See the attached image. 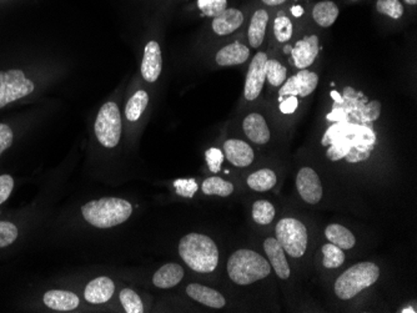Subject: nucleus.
Returning <instances> with one entry per match:
<instances>
[{
  "label": "nucleus",
  "instance_id": "obj_1",
  "mask_svg": "<svg viewBox=\"0 0 417 313\" xmlns=\"http://www.w3.org/2000/svg\"><path fill=\"white\" fill-rule=\"evenodd\" d=\"M179 254L193 271L208 274L219 263V250L215 242L202 234H189L179 242Z\"/></svg>",
  "mask_w": 417,
  "mask_h": 313
},
{
  "label": "nucleus",
  "instance_id": "obj_2",
  "mask_svg": "<svg viewBox=\"0 0 417 313\" xmlns=\"http://www.w3.org/2000/svg\"><path fill=\"white\" fill-rule=\"evenodd\" d=\"M133 212L130 203L117 197H103L85 203L81 214L85 221L98 229H110L124 223Z\"/></svg>",
  "mask_w": 417,
  "mask_h": 313
},
{
  "label": "nucleus",
  "instance_id": "obj_3",
  "mask_svg": "<svg viewBox=\"0 0 417 313\" xmlns=\"http://www.w3.org/2000/svg\"><path fill=\"white\" fill-rule=\"evenodd\" d=\"M270 272V262L251 250H239L229 259V277L236 285L248 286L265 279Z\"/></svg>",
  "mask_w": 417,
  "mask_h": 313
},
{
  "label": "nucleus",
  "instance_id": "obj_4",
  "mask_svg": "<svg viewBox=\"0 0 417 313\" xmlns=\"http://www.w3.org/2000/svg\"><path fill=\"white\" fill-rule=\"evenodd\" d=\"M380 277V268L374 262H360L346 270L335 282V294L340 300H351L372 286Z\"/></svg>",
  "mask_w": 417,
  "mask_h": 313
},
{
  "label": "nucleus",
  "instance_id": "obj_5",
  "mask_svg": "<svg viewBox=\"0 0 417 313\" xmlns=\"http://www.w3.org/2000/svg\"><path fill=\"white\" fill-rule=\"evenodd\" d=\"M275 234L281 248L293 259H300L307 252V230L299 220L282 219L278 222Z\"/></svg>",
  "mask_w": 417,
  "mask_h": 313
},
{
  "label": "nucleus",
  "instance_id": "obj_6",
  "mask_svg": "<svg viewBox=\"0 0 417 313\" xmlns=\"http://www.w3.org/2000/svg\"><path fill=\"white\" fill-rule=\"evenodd\" d=\"M95 135L104 148H115L122 137V117L115 103L109 101L100 108L95 120Z\"/></svg>",
  "mask_w": 417,
  "mask_h": 313
},
{
  "label": "nucleus",
  "instance_id": "obj_7",
  "mask_svg": "<svg viewBox=\"0 0 417 313\" xmlns=\"http://www.w3.org/2000/svg\"><path fill=\"white\" fill-rule=\"evenodd\" d=\"M34 92V83L21 70L0 72V109Z\"/></svg>",
  "mask_w": 417,
  "mask_h": 313
},
{
  "label": "nucleus",
  "instance_id": "obj_8",
  "mask_svg": "<svg viewBox=\"0 0 417 313\" xmlns=\"http://www.w3.org/2000/svg\"><path fill=\"white\" fill-rule=\"evenodd\" d=\"M267 55L265 52H258L255 55L250 66H249L248 75H246V81H245V99L249 101H253L260 95L261 90L264 88V83L266 80V68Z\"/></svg>",
  "mask_w": 417,
  "mask_h": 313
},
{
  "label": "nucleus",
  "instance_id": "obj_9",
  "mask_svg": "<svg viewBox=\"0 0 417 313\" xmlns=\"http://www.w3.org/2000/svg\"><path fill=\"white\" fill-rule=\"evenodd\" d=\"M319 83V77L316 72H309L307 69H302L291 78L285 81L279 92V100H282L284 97H298L307 98L316 89Z\"/></svg>",
  "mask_w": 417,
  "mask_h": 313
},
{
  "label": "nucleus",
  "instance_id": "obj_10",
  "mask_svg": "<svg viewBox=\"0 0 417 313\" xmlns=\"http://www.w3.org/2000/svg\"><path fill=\"white\" fill-rule=\"evenodd\" d=\"M296 188L301 199L310 205H316L322 199V186L316 171L302 168L296 176Z\"/></svg>",
  "mask_w": 417,
  "mask_h": 313
},
{
  "label": "nucleus",
  "instance_id": "obj_11",
  "mask_svg": "<svg viewBox=\"0 0 417 313\" xmlns=\"http://www.w3.org/2000/svg\"><path fill=\"white\" fill-rule=\"evenodd\" d=\"M319 38L316 35L305 37L304 39L299 40L296 46L291 50L293 63L298 69H307L313 65V61L319 54Z\"/></svg>",
  "mask_w": 417,
  "mask_h": 313
},
{
  "label": "nucleus",
  "instance_id": "obj_12",
  "mask_svg": "<svg viewBox=\"0 0 417 313\" xmlns=\"http://www.w3.org/2000/svg\"><path fill=\"white\" fill-rule=\"evenodd\" d=\"M163 68L162 50L157 41H149L144 49L143 63H142V75L148 83H155Z\"/></svg>",
  "mask_w": 417,
  "mask_h": 313
},
{
  "label": "nucleus",
  "instance_id": "obj_13",
  "mask_svg": "<svg viewBox=\"0 0 417 313\" xmlns=\"http://www.w3.org/2000/svg\"><path fill=\"white\" fill-rule=\"evenodd\" d=\"M264 250H265L270 265L274 268L278 277H280L281 280H287L290 277L291 271L287 263L285 251H284V248H281L279 241L276 239L269 237L264 242Z\"/></svg>",
  "mask_w": 417,
  "mask_h": 313
},
{
  "label": "nucleus",
  "instance_id": "obj_14",
  "mask_svg": "<svg viewBox=\"0 0 417 313\" xmlns=\"http://www.w3.org/2000/svg\"><path fill=\"white\" fill-rule=\"evenodd\" d=\"M115 291V285L109 277H98L90 281L85 287V300L93 305H100L110 300Z\"/></svg>",
  "mask_w": 417,
  "mask_h": 313
},
{
  "label": "nucleus",
  "instance_id": "obj_15",
  "mask_svg": "<svg viewBox=\"0 0 417 313\" xmlns=\"http://www.w3.org/2000/svg\"><path fill=\"white\" fill-rule=\"evenodd\" d=\"M224 154L236 168H246L254 161V150L242 140H228L224 144Z\"/></svg>",
  "mask_w": 417,
  "mask_h": 313
},
{
  "label": "nucleus",
  "instance_id": "obj_16",
  "mask_svg": "<svg viewBox=\"0 0 417 313\" xmlns=\"http://www.w3.org/2000/svg\"><path fill=\"white\" fill-rule=\"evenodd\" d=\"M242 129L245 131V135L255 144H266L270 140V130L266 120L260 114L253 112L248 115L242 123Z\"/></svg>",
  "mask_w": 417,
  "mask_h": 313
},
{
  "label": "nucleus",
  "instance_id": "obj_17",
  "mask_svg": "<svg viewBox=\"0 0 417 313\" xmlns=\"http://www.w3.org/2000/svg\"><path fill=\"white\" fill-rule=\"evenodd\" d=\"M186 294H189L193 300L211 308H222L226 303L224 296L219 291L199 283H190L186 287Z\"/></svg>",
  "mask_w": 417,
  "mask_h": 313
},
{
  "label": "nucleus",
  "instance_id": "obj_18",
  "mask_svg": "<svg viewBox=\"0 0 417 313\" xmlns=\"http://www.w3.org/2000/svg\"><path fill=\"white\" fill-rule=\"evenodd\" d=\"M250 57L248 46L235 41L233 44L224 46L216 54V63L220 66H233L244 64Z\"/></svg>",
  "mask_w": 417,
  "mask_h": 313
},
{
  "label": "nucleus",
  "instance_id": "obj_19",
  "mask_svg": "<svg viewBox=\"0 0 417 313\" xmlns=\"http://www.w3.org/2000/svg\"><path fill=\"white\" fill-rule=\"evenodd\" d=\"M244 23V15L237 9H225L220 15L213 20V30L217 35L234 33Z\"/></svg>",
  "mask_w": 417,
  "mask_h": 313
},
{
  "label": "nucleus",
  "instance_id": "obj_20",
  "mask_svg": "<svg viewBox=\"0 0 417 313\" xmlns=\"http://www.w3.org/2000/svg\"><path fill=\"white\" fill-rule=\"evenodd\" d=\"M43 301L46 307L54 311H72L79 306V297L77 294L61 290L48 291L44 294Z\"/></svg>",
  "mask_w": 417,
  "mask_h": 313
},
{
  "label": "nucleus",
  "instance_id": "obj_21",
  "mask_svg": "<svg viewBox=\"0 0 417 313\" xmlns=\"http://www.w3.org/2000/svg\"><path fill=\"white\" fill-rule=\"evenodd\" d=\"M184 268L177 263H166L153 276V283L157 288H171L183 280Z\"/></svg>",
  "mask_w": 417,
  "mask_h": 313
},
{
  "label": "nucleus",
  "instance_id": "obj_22",
  "mask_svg": "<svg viewBox=\"0 0 417 313\" xmlns=\"http://www.w3.org/2000/svg\"><path fill=\"white\" fill-rule=\"evenodd\" d=\"M325 236L330 243L341 250H351L356 243V239L351 231L339 223L329 225L325 230Z\"/></svg>",
  "mask_w": 417,
  "mask_h": 313
},
{
  "label": "nucleus",
  "instance_id": "obj_23",
  "mask_svg": "<svg viewBox=\"0 0 417 313\" xmlns=\"http://www.w3.org/2000/svg\"><path fill=\"white\" fill-rule=\"evenodd\" d=\"M267 21H269V14L266 10H262V9L255 12L251 18L250 26H249V41H250V46L255 49L260 48L264 41L265 33H266Z\"/></svg>",
  "mask_w": 417,
  "mask_h": 313
},
{
  "label": "nucleus",
  "instance_id": "obj_24",
  "mask_svg": "<svg viewBox=\"0 0 417 313\" xmlns=\"http://www.w3.org/2000/svg\"><path fill=\"white\" fill-rule=\"evenodd\" d=\"M339 13V8L333 1H321L313 7V17L318 26L330 28L338 19Z\"/></svg>",
  "mask_w": 417,
  "mask_h": 313
},
{
  "label": "nucleus",
  "instance_id": "obj_25",
  "mask_svg": "<svg viewBox=\"0 0 417 313\" xmlns=\"http://www.w3.org/2000/svg\"><path fill=\"white\" fill-rule=\"evenodd\" d=\"M278 183V177L273 170L262 169L255 171L248 177V185L250 189L258 192L270 191Z\"/></svg>",
  "mask_w": 417,
  "mask_h": 313
},
{
  "label": "nucleus",
  "instance_id": "obj_26",
  "mask_svg": "<svg viewBox=\"0 0 417 313\" xmlns=\"http://www.w3.org/2000/svg\"><path fill=\"white\" fill-rule=\"evenodd\" d=\"M149 104V95L144 90L135 92L125 108V115L129 121H137Z\"/></svg>",
  "mask_w": 417,
  "mask_h": 313
},
{
  "label": "nucleus",
  "instance_id": "obj_27",
  "mask_svg": "<svg viewBox=\"0 0 417 313\" xmlns=\"http://www.w3.org/2000/svg\"><path fill=\"white\" fill-rule=\"evenodd\" d=\"M202 191L205 195H217L226 197L234 192V185L222 180L220 177L206 179L202 185Z\"/></svg>",
  "mask_w": 417,
  "mask_h": 313
},
{
  "label": "nucleus",
  "instance_id": "obj_28",
  "mask_svg": "<svg viewBox=\"0 0 417 313\" xmlns=\"http://www.w3.org/2000/svg\"><path fill=\"white\" fill-rule=\"evenodd\" d=\"M275 217V208L273 203L259 200L253 205V219L259 225H269Z\"/></svg>",
  "mask_w": 417,
  "mask_h": 313
},
{
  "label": "nucleus",
  "instance_id": "obj_29",
  "mask_svg": "<svg viewBox=\"0 0 417 313\" xmlns=\"http://www.w3.org/2000/svg\"><path fill=\"white\" fill-rule=\"evenodd\" d=\"M324 254V266L326 268H339L345 262V254L341 248L335 246L333 243H326L322 246Z\"/></svg>",
  "mask_w": 417,
  "mask_h": 313
},
{
  "label": "nucleus",
  "instance_id": "obj_30",
  "mask_svg": "<svg viewBox=\"0 0 417 313\" xmlns=\"http://www.w3.org/2000/svg\"><path fill=\"white\" fill-rule=\"evenodd\" d=\"M119 299H120V302H122V305L124 307L125 312H144L143 302L140 300V297L137 296V292L133 291L130 288H124L123 291H120Z\"/></svg>",
  "mask_w": 417,
  "mask_h": 313
},
{
  "label": "nucleus",
  "instance_id": "obj_31",
  "mask_svg": "<svg viewBox=\"0 0 417 313\" xmlns=\"http://www.w3.org/2000/svg\"><path fill=\"white\" fill-rule=\"evenodd\" d=\"M265 72L267 81L273 86H280L287 80V68L281 65L278 60H267Z\"/></svg>",
  "mask_w": 417,
  "mask_h": 313
},
{
  "label": "nucleus",
  "instance_id": "obj_32",
  "mask_svg": "<svg viewBox=\"0 0 417 313\" xmlns=\"http://www.w3.org/2000/svg\"><path fill=\"white\" fill-rule=\"evenodd\" d=\"M376 8L378 13L387 15L392 19H400L404 14V7L400 0H378Z\"/></svg>",
  "mask_w": 417,
  "mask_h": 313
},
{
  "label": "nucleus",
  "instance_id": "obj_33",
  "mask_svg": "<svg viewBox=\"0 0 417 313\" xmlns=\"http://www.w3.org/2000/svg\"><path fill=\"white\" fill-rule=\"evenodd\" d=\"M274 34L278 41L287 43L293 37V23L287 17H278L274 21Z\"/></svg>",
  "mask_w": 417,
  "mask_h": 313
},
{
  "label": "nucleus",
  "instance_id": "obj_34",
  "mask_svg": "<svg viewBox=\"0 0 417 313\" xmlns=\"http://www.w3.org/2000/svg\"><path fill=\"white\" fill-rule=\"evenodd\" d=\"M197 7L204 15L215 18L226 9V0H197Z\"/></svg>",
  "mask_w": 417,
  "mask_h": 313
},
{
  "label": "nucleus",
  "instance_id": "obj_35",
  "mask_svg": "<svg viewBox=\"0 0 417 313\" xmlns=\"http://www.w3.org/2000/svg\"><path fill=\"white\" fill-rule=\"evenodd\" d=\"M18 237L17 226L9 221H0V248L10 246Z\"/></svg>",
  "mask_w": 417,
  "mask_h": 313
},
{
  "label": "nucleus",
  "instance_id": "obj_36",
  "mask_svg": "<svg viewBox=\"0 0 417 313\" xmlns=\"http://www.w3.org/2000/svg\"><path fill=\"white\" fill-rule=\"evenodd\" d=\"M174 188H175L177 195L188 197V199H191L193 196L195 195L196 191L199 189L197 183L193 179H190V180H185V179L175 180L174 181Z\"/></svg>",
  "mask_w": 417,
  "mask_h": 313
},
{
  "label": "nucleus",
  "instance_id": "obj_37",
  "mask_svg": "<svg viewBox=\"0 0 417 313\" xmlns=\"http://www.w3.org/2000/svg\"><path fill=\"white\" fill-rule=\"evenodd\" d=\"M205 157H206V161H208V169L211 172H219L222 169V161H224V154L222 151L216 149V148H211L205 152Z\"/></svg>",
  "mask_w": 417,
  "mask_h": 313
},
{
  "label": "nucleus",
  "instance_id": "obj_38",
  "mask_svg": "<svg viewBox=\"0 0 417 313\" xmlns=\"http://www.w3.org/2000/svg\"><path fill=\"white\" fill-rule=\"evenodd\" d=\"M14 188L13 177L10 175H1L0 176V205L6 203L9 196L12 194Z\"/></svg>",
  "mask_w": 417,
  "mask_h": 313
},
{
  "label": "nucleus",
  "instance_id": "obj_39",
  "mask_svg": "<svg viewBox=\"0 0 417 313\" xmlns=\"http://www.w3.org/2000/svg\"><path fill=\"white\" fill-rule=\"evenodd\" d=\"M13 144V131L7 124H0V156Z\"/></svg>",
  "mask_w": 417,
  "mask_h": 313
},
{
  "label": "nucleus",
  "instance_id": "obj_40",
  "mask_svg": "<svg viewBox=\"0 0 417 313\" xmlns=\"http://www.w3.org/2000/svg\"><path fill=\"white\" fill-rule=\"evenodd\" d=\"M380 110H381V104L378 101H371L370 104L366 105V108L362 109V120L365 121H374L380 117Z\"/></svg>",
  "mask_w": 417,
  "mask_h": 313
},
{
  "label": "nucleus",
  "instance_id": "obj_41",
  "mask_svg": "<svg viewBox=\"0 0 417 313\" xmlns=\"http://www.w3.org/2000/svg\"><path fill=\"white\" fill-rule=\"evenodd\" d=\"M298 105H299V100L296 97L290 95L287 100L281 101L280 111L282 114H293L295 110L298 109Z\"/></svg>",
  "mask_w": 417,
  "mask_h": 313
},
{
  "label": "nucleus",
  "instance_id": "obj_42",
  "mask_svg": "<svg viewBox=\"0 0 417 313\" xmlns=\"http://www.w3.org/2000/svg\"><path fill=\"white\" fill-rule=\"evenodd\" d=\"M291 13H293L295 18H300L301 15L304 14V8L300 7V6H293L291 8Z\"/></svg>",
  "mask_w": 417,
  "mask_h": 313
},
{
  "label": "nucleus",
  "instance_id": "obj_43",
  "mask_svg": "<svg viewBox=\"0 0 417 313\" xmlns=\"http://www.w3.org/2000/svg\"><path fill=\"white\" fill-rule=\"evenodd\" d=\"M287 0H262L264 4L270 6V7H276V6H280L282 3H285Z\"/></svg>",
  "mask_w": 417,
  "mask_h": 313
},
{
  "label": "nucleus",
  "instance_id": "obj_44",
  "mask_svg": "<svg viewBox=\"0 0 417 313\" xmlns=\"http://www.w3.org/2000/svg\"><path fill=\"white\" fill-rule=\"evenodd\" d=\"M331 98L336 101V103H340V101H342V97L340 95L339 92H336V90H333L331 92Z\"/></svg>",
  "mask_w": 417,
  "mask_h": 313
},
{
  "label": "nucleus",
  "instance_id": "obj_45",
  "mask_svg": "<svg viewBox=\"0 0 417 313\" xmlns=\"http://www.w3.org/2000/svg\"><path fill=\"white\" fill-rule=\"evenodd\" d=\"M405 3H407L409 6H416L417 0H405Z\"/></svg>",
  "mask_w": 417,
  "mask_h": 313
},
{
  "label": "nucleus",
  "instance_id": "obj_46",
  "mask_svg": "<svg viewBox=\"0 0 417 313\" xmlns=\"http://www.w3.org/2000/svg\"><path fill=\"white\" fill-rule=\"evenodd\" d=\"M403 312H416V311H414V310H405Z\"/></svg>",
  "mask_w": 417,
  "mask_h": 313
},
{
  "label": "nucleus",
  "instance_id": "obj_47",
  "mask_svg": "<svg viewBox=\"0 0 417 313\" xmlns=\"http://www.w3.org/2000/svg\"><path fill=\"white\" fill-rule=\"evenodd\" d=\"M352 1H356V0H352Z\"/></svg>",
  "mask_w": 417,
  "mask_h": 313
}]
</instances>
